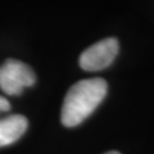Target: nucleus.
Returning a JSON list of instances; mask_svg holds the SVG:
<instances>
[{
	"instance_id": "1",
	"label": "nucleus",
	"mask_w": 154,
	"mask_h": 154,
	"mask_svg": "<svg viewBox=\"0 0 154 154\" xmlns=\"http://www.w3.org/2000/svg\"><path fill=\"white\" fill-rule=\"evenodd\" d=\"M107 94V82L102 78L83 79L66 93L62 106L61 121L65 127H77L85 121Z\"/></svg>"
},
{
	"instance_id": "2",
	"label": "nucleus",
	"mask_w": 154,
	"mask_h": 154,
	"mask_svg": "<svg viewBox=\"0 0 154 154\" xmlns=\"http://www.w3.org/2000/svg\"><path fill=\"white\" fill-rule=\"evenodd\" d=\"M37 80L33 70L25 63L17 60H6L0 66V88L9 96L21 95Z\"/></svg>"
},
{
	"instance_id": "3",
	"label": "nucleus",
	"mask_w": 154,
	"mask_h": 154,
	"mask_svg": "<svg viewBox=\"0 0 154 154\" xmlns=\"http://www.w3.org/2000/svg\"><path fill=\"white\" fill-rule=\"evenodd\" d=\"M119 49L120 46L118 39H103L83 50L79 57V65L85 71H102L114 62Z\"/></svg>"
},
{
	"instance_id": "4",
	"label": "nucleus",
	"mask_w": 154,
	"mask_h": 154,
	"mask_svg": "<svg viewBox=\"0 0 154 154\" xmlns=\"http://www.w3.org/2000/svg\"><path fill=\"white\" fill-rule=\"evenodd\" d=\"M28 129V120L24 116L13 114L0 119V147L15 143Z\"/></svg>"
},
{
	"instance_id": "5",
	"label": "nucleus",
	"mask_w": 154,
	"mask_h": 154,
	"mask_svg": "<svg viewBox=\"0 0 154 154\" xmlns=\"http://www.w3.org/2000/svg\"><path fill=\"white\" fill-rule=\"evenodd\" d=\"M11 110V103L2 96H0V112H7Z\"/></svg>"
},
{
	"instance_id": "6",
	"label": "nucleus",
	"mask_w": 154,
	"mask_h": 154,
	"mask_svg": "<svg viewBox=\"0 0 154 154\" xmlns=\"http://www.w3.org/2000/svg\"><path fill=\"white\" fill-rule=\"evenodd\" d=\"M104 154H121V153H119L118 151H110V152H106Z\"/></svg>"
}]
</instances>
